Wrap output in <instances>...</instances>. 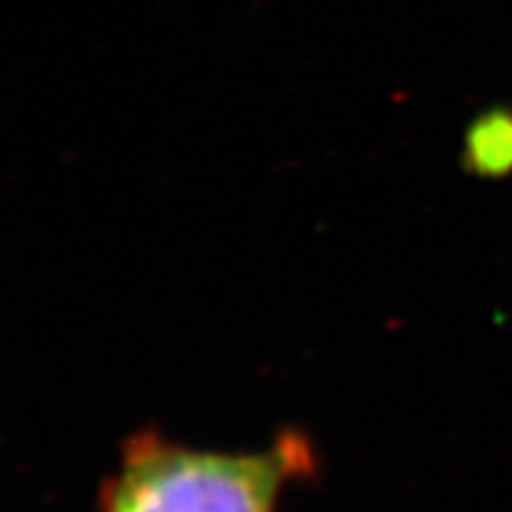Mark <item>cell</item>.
Returning <instances> with one entry per match:
<instances>
[{
  "label": "cell",
  "instance_id": "cell-1",
  "mask_svg": "<svg viewBox=\"0 0 512 512\" xmlns=\"http://www.w3.org/2000/svg\"><path fill=\"white\" fill-rule=\"evenodd\" d=\"M318 475L316 446L299 430L256 451H214L145 427L121 444L98 512H278L290 486Z\"/></svg>",
  "mask_w": 512,
  "mask_h": 512
},
{
  "label": "cell",
  "instance_id": "cell-2",
  "mask_svg": "<svg viewBox=\"0 0 512 512\" xmlns=\"http://www.w3.org/2000/svg\"><path fill=\"white\" fill-rule=\"evenodd\" d=\"M467 166L479 176H505L512 171V114L489 112L470 126L465 138Z\"/></svg>",
  "mask_w": 512,
  "mask_h": 512
}]
</instances>
